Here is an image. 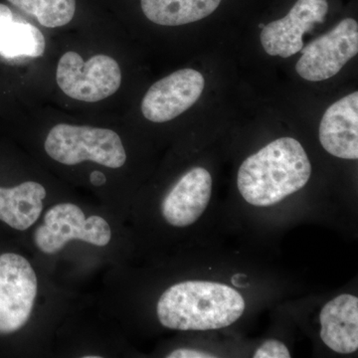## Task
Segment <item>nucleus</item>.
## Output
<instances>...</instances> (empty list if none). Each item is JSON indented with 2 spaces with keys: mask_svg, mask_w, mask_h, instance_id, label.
I'll return each mask as SVG.
<instances>
[{
  "mask_svg": "<svg viewBox=\"0 0 358 358\" xmlns=\"http://www.w3.org/2000/svg\"><path fill=\"white\" fill-rule=\"evenodd\" d=\"M312 164L303 145L293 138H278L244 160L237 185L254 206H271L305 187Z\"/></svg>",
  "mask_w": 358,
  "mask_h": 358,
  "instance_id": "f257e3e1",
  "label": "nucleus"
},
{
  "mask_svg": "<svg viewBox=\"0 0 358 358\" xmlns=\"http://www.w3.org/2000/svg\"><path fill=\"white\" fill-rule=\"evenodd\" d=\"M245 310L236 289L214 282L187 281L167 289L157 303L159 322L178 331H210L234 324Z\"/></svg>",
  "mask_w": 358,
  "mask_h": 358,
  "instance_id": "f03ea898",
  "label": "nucleus"
},
{
  "mask_svg": "<svg viewBox=\"0 0 358 358\" xmlns=\"http://www.w3.org/2000/svg\"><path fill=\"white\" fill-rule=\"evenodd\" d=\"M44 148L52 159L66 166L90 160L119 169L127 160L121 138L109 129L59 124L49 131Z\"/></svg>",
  "mask_w": 358,
  "mask_h": 358,
  "instance_id": "7ed1b4c3",
  "label": "nucleus"
},
{
  "mask_svg": "<svg viewBox=\"0 0 358 358\" xmlns=\"http://www.w3.org/2000/svg\"><path fill=\"white\" fill-rule=\"evenodd\" d=\"M58 86L70 98L95 103L114 95L122 84L121 68L114 58L96 55L87 62L74 51L59 60Z\"/></svg>",
  "mask_w": 358,
  "mask_h": 358,
  "instance_id": "20e7f679",
  "label": "nucleus"
},
{
  "mask_svg": "<svg viewBox=\"0 0 358 358\" xmlns=\"http://www.w3.org/2000/svg\"><path fill=\"white\" fill-rule=\"evenodd\" d=\"M37 248L44 254L58 253L71 240L103 247L112 239V230L100 216L87 218L79 206L73 203L54 205L45 213L44 222L33 235Z\"/></svg>",
  "mask_w": 358,
  "mask_h": 358,
  "instance_id": "39448f33",
  "label": "nucleus"
},
{
  "mask_svg": "<svg viewBox=\"0 0 358 358\" xmlns=\"http://www.w3.org/2000/svg\"><path fill=\"white\" fill-rule=\"evenodd\" d=\"M38 281L31 264L14 253L0 255V334L20 331L31 317Z\"/></svg>",
  "mask_w": 358,
  "mask_h": 358,
  "instance_id": "423d86ee",
  "label": "nucleus"
},
{
  "mask_svg": "<svg viewBox=\"0 0 358 358\" xmlns=\"http://www.w3.org/2000/svg\"><path fill=\"white\" fill-rule=\"evenodd\" d=\"M296 65L299 76L310 82L336 76L358 53V24L352 18L341 20L327 34L301 49Z\"/></svg>",
  "mask_w": 358,
  "mask_h": 358,
  "instance_id": "0eeeda50",
  "label": "nucleus"
},
{
  "mask_svg": "<svg viewBox=\"0 0 358 358\" xmlns=\"http://www.w3.org/2000/svg\"><path fill=\"white\" fill-rule=\"evenodd\" d=\"M204 87L203 75L199 71H176L150 87L141 102V112L150 122L171 121L199 100Z\"/></svg>",
  "mask_w": 358,
  "mask_h": 358,
  "instance_id": "6e6552de",
  "label": "nucleus"
},
{
  "mask_svg": "<svg viewBox=\"0 0 358 358\" xmlns=\"http://www.w3.org/2000/svg\"><path fill=\"white\" fill-rule=\"evenodd\" d=\"M327 11V0H298L288 15L264 26L260 35L264 50L282 58L299 53L303 48V34L324 22Z\"/></svg>",
  "mask_w": 358,
  "mask_h": 358,
  "instance_id": "1a4fd4ad",
  "label": "nucleus"
},
{
  "mask_svg": "<svg viewBox=\"0 0 358 358\" xmlns=\"http://www.w3.org/2000/svg\"><path fill=\"white\" fill-rule=\"evenodd\" d=\"M211 192V174L203 167H194L179 179L162 200V216L176 227L192 225L208 206Z\"/></svg>",
  "mask_w": 358,
  "mask_h": 358,
  "instance_id": "9d476101",
  "label": "nucleus"
},
{
  "mask_svg": "<svg viewBox=\"0 0 358 358\" xmlns=\"http://www.w3.org/2000/svg\"><path fill=\"white\" fill-rule=\"evenodd\" d=\"M320 141L334 157L358 159V92L333 103L322 115Z\"/></svg>",
  "mask_w": 358,
  "mask_h": 358,
  "instance_id": "9b49d317",
  "label": "nucleus"
},
{
  "mask_svg": "<svg viewBox=\"0 0 358 358\" xmlns=\"http://www.w3.org/2000/svg\"><path fill=\"white\" fill-rule=\"evenodd\" d=\"M320 338L334 352L348 355L358 348V299L341 294L329 301L320 315Z\"/></svg>",
  "mask_w": 358,
  "mask_h": 358,
  "instance_id": "f8f14e48",
  "label": "nucleus"
},
{
  "mask_svg": "<svg viewBox=\"0 0 358 358\" xmlns=\"http://www.w3.org/2000/svg\"><path fill=\"white\" fill-rule=\"evenodd\" d=\"M45 38L38 28L27 22L6 4L0 3V56L6 60L43 55Z\"/></svg>",
  "mask_w": 358,
  "mask_h": 358,
  "instance_id": "ddd939ff",
  "label": "nucleus"
},
{
  "mask_svg": "<svg viewBox=\"0 0 358 358\" xmlns=\"http://www.w3.org/2000/svg\"><path fill=\"white\" fill-rule=\"evenodd\" d=\"M47 192L35 181L13 188L0 187V220L13 229L24 231L38 220Z\"/></svg>",
  "mask_w": 358,
  "mask_h": 358,
  "instance_id": "4468645a",
  "label": "nucleus"
},
{
  "mask_svg": "<svg viewBox=\"0 0 358 358\" xmlns=\"http://www.w3.org/2000/svg\"><path fill=\"white\" fill-rule=\"evenodd\" d=\"M221 0H141V8L155 24L178 26L196 22L217 9Z\"/></svg>",
  "mask_w": 358,
  "mask_h": 358,
  "instance_id": "2eb2a0df",
  "label": "nucleus"
},
{
  "mask_svg": "<svg viewBox=\"0 0 358 358\" xmlns=\"http://www.w3.org/2000/svg\"><path fill=\"white\" fill-rule=\"evenodd\" d=\"M20 10L34 16L42 26L61 27L73 20L76 0H7Z\"/></svg>",
  "mask_w": 358,
  "mask_h": 358,
  "instance_id": "dca6fc26",
  "label": "nucleus"
},
{
  "mask_svg": "<svg viewBox=\"0 0 358 358\" xmlns=\"http://www.w3.org/2000/svg\"><path fill=\"white\" fill-rule=\"evenodd\" d=\"M254 358H289L288 348L275 339H268L256 350Z\"/></svg>",
  "mask_w": 358,
  "mask_h": 358,
  "instance_id": "f3484780",
  "label": "nucleus"
},
{
  "mask_svg": "<svg viewBox=\"0 0 358 358\" xmlns=\"http://www.w3.org/2000/svg\"><path fill=\"white\" fill-rule=\"evenodd\" d=\"M166 357L169 358H213L215 355L211 353L200 352L196 350H189V348H179L169 353Z\"/></svg>",
  "mask_w": 358,
  "mask_h": 358,
  "instance_id": "a211bd4d",
  "label": "nucleus"
},
{
  "mask_svg": "<svg viewBox=\"0 0 358 358\" xmlns=\"http://www.w3.org/2000/svg\"><path fill=\"white\" fill-rule=\"evenodd\" d=\"M90 179H91V182L96 186L103 185L106 182L105 174L100 173V171L92 173Z\"/></svg>",
  "mask_w": 358,
  "mask_h": 358,
  "instance_id": "6ab92c4d",
  "label": "nucleus"
},
{
  "mask_svg": "<svg viewBox=\"0 0 358 358\" xmlns=\"http://www.w3.org/2000/svg\"><path fill=\"white\" fill-rule=\"evenodd\" d=\"M264 26H265V25H264V24H260V25H259V27H260V28H261V29H263Z\"/></svg>",
  "mask_w": 358,
  "mask_h": 358,
  "instance_id": "aec40b11",
  "label": "nucleus"
}]
</instances>
